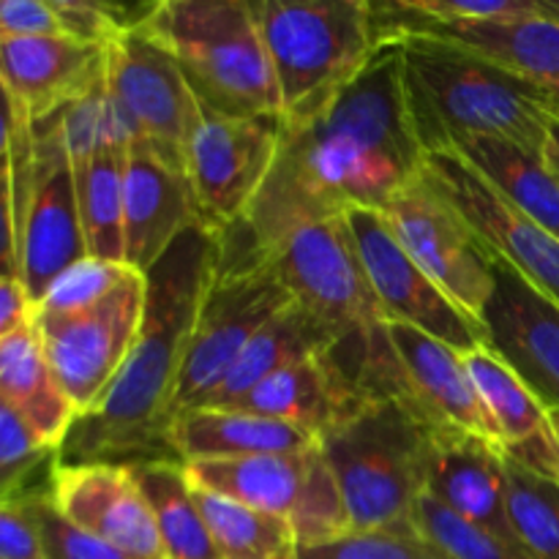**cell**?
I'll list each match as a JSON object with an SVG mask.
<instances>
[{
	"label": "cell",
	"instance_id": "6da1fadb",
	"mask_svg": "<svg viewBox=\"0 0 559 559\" xmlns=\"http://www.w3.org/2000/svg\"><path fill=\"white\" fill-rule=\"evenodd\" d=\"M426 151L404 91L402 49L385 41L371 63L300 123L284 120L271 175L240 224L260 251L304 224L355 207L382 211L424 173Z\"/></svg>",
	"mask_w": 559,
	"mask_h": 559
},
{
	"label": "cell",
	"instance_id": "7a4b0ae2",
	"mask_svg": "<svg viewBox=\"0 0 559 559\" xmlns=\"http://www.w3.org/2000/svg\"><path fill=\"white\" fill-rule=\"evenodd\" d=\"M222 254V235L191 227L145 271V314L123 369L60 442L55 464H120L175 459L169 448L173 399L186 347ZM178 462V459H175Z\"/></svg>",
	"mask_w": 559,
	"mask_h": 559
},
{
	"label": "cell",
	"instance_id": "3957f363",
	"mask_svg": "<svg viewBox=\"0 0 559 559\" xmlns=\"http://www.w3.org/2000/svg\"><path fill=\"white\" fill-rule=\"evenodd\" d=\"M388 41L402 49L404 91L426 156L473 136L546 151L559 107L544 91L437 33L393 31Z\"/></svg>",
	"mask_w": 559,
	"mask_h": 559
},
{
	"label": "cell",
	"instance_id": "277c9868",
	"mask_svg": "<svg viewBox=\"0 0 559 559\" xmlns=\"http://www.w3.org/2000/svg\"><path fill=\"white\" fill-rule=\"evenodd\" d=\"M140 27L173 55L202 115L282 112L251 0H164Z\"/></svg>",
	"mask_w": 559,
	"mask_h": 559
},
{
	"label": "cell",
	"instance_id": "5b68a950",
	"mask_svg": "<svg viewBox=\"0 0 559 559\" xmlns=\"http://www.w3.org/2000/svg\"><path fill=\"white\" fill-rule=\"evenodd\" d=\"M435 426L404 396H369L320 440L342 491L349 527H409L426 491Z\"/></svg>",
	"mask_w": 559,
	"mask_h": 559
},
{
	"label": "cell",
	"instance_id": "8992f818",
	"mask_svg": "<svg viewBox=\"0 0 559 559\" xmlns=\"http://www.w3.org/2000/svg\"><path fill=\"white\" fill-rule=\"evenodd\" d=\"M287 123L320 112L382 47L369 0H251Z\"/></svg>",
	"mask_w": 559,
	"mask_h": 559
},
{
	"label": "cell",
	"instance_id": "52a82bcc",
	"mask_svg": "<svg viewBox=\"0 0 559 559\" xmlns=\"http://www.w3.org/2000/svg\"><path fill=\"white\" fill-rule=\"evenodd\" d=\"M289 304L293 298L243 224L222 233V254L186 347L173 420L202 407L246 344Z\"/></svg>",
	"mask_w": 559,
	"mask_h": 559
},
{
	"label": "cell",
	"instance_id": "ba28073f",
	"mask_svg": "<svg viewBox=\"0 0 559 559\" xmlns=\"http://www.w3.org/2000/svg\"><path fill=\"white\" fill-rule=\"evenodd\" d=\"M9 158L14 175L20 282L36 309L49 284L87 257L60 112L36 123L16 112Z\"/></svg>",
	"mask_w": 559,
	"mask_h": 559
},
{
	"label": "cell",
	"instance_id": "9c48e42d",
	"mask_svg": "<svg viewBox=\"0 0 559 559\" xmlns=\"http://www.w3.org/2000/svg\"><path fill=\"white\" fill-rule=\"evenodd\" d=\"M262 254L293 304L322 322L336 347H358L385 328L347 216L304 224Z\"/></svg>",
	"mask_w": 559,
	"mask_h": 559
},
{
	"label": "cell",
	"instance_id": "30bf717a",
	"mask_svg": "<svg viewBox=\"0 0 559 559\" xmlns=\"http://www.w3.org/2000/svg\"><path fill=\"white\" fill-rule=\"evenodd\" d=\"M183 467L194 489L287 519L298 549L328 544L353 530L320 445L298 453L194 462Z\"/></svg>",
	"mask_w": 559,
	"mask_h": 559
},
{
	"label": "cell",
	"instance_id": "8fae6325",
	"mask_svg": "<svg viewBox=\"0 0 559 559\" xmlns=\"http://www.w3.org/2000/svg\"><path fill=\"white\" fill-rule=\"evenodd\" d=\"M282 134V112L251 118L202 115L186 145V175L202 227L222 235L243 222L271 175Z\"/></svg>",
	"mask_w": 559,
	"mask_h": 559
},
{
	"label": "cell",
	"instance_id": "7c38bea8",
	"mask_svg": "<svg viewBox=\"0 0 559 559\" xmlns=\"http://www.w3.org/2000/svg\"><path fill=\"white\" fill-rule=\"evenodd\" d=\"M145 314V276L134 273L109 298L76 314H36L47 364L76 413H87L123 369Z\"/></svg>",
	"mask_w": 559,
	"mask_h": 559
},
{
	"label": "cell",
	"instance_id": "4fadbf2b",
	"mask_svg": "<svg viewBox=\"0 0 559 559\" xmlns=\"http://www.w3.org/2000/svg\"><path fill=\"white\" fill-rule=\"evenodd\" d=\"M104 85L131 140L147 142L186 169V145L202 109L173 55L142 27L120 33L107 47Z\"/></svg>",
	"mask_w": 559,
	"mask_h": 559
},
{
	"label": "cell",
	"instance_id": "5bb4252c",
	"mask_svg": "<svg viewBox=\"0 0 559 559\" xmlns=\"http://www.w3.org/2000/svg\"><path fill=\"white\" fill-rule=\"evenodd\" d=\"M388 227L402 249L418 262L426 276L480 322L484 306L495 289V254L469 229L456 207L424 178L399 191L382 207Z\"/></svg>",
	"mask_w": 559,
	"mask_h": 559
},
{
	"label": "cell",
	"instance_id": "9a60e30c",
	"mask_svg": "<svg viewBox=\"0 0 559 559\" xmlns=\"http://www.w3.org/2000/svg\"><path fill=\"white\" fill-rule=\"evenodd\" d=\"M358 246L374 298L385 322L409 325L456 353L467 355L486 342L484 328L467 311L459 309L424 267L402 249L385 216L371 207L344 213Z\"/></svg>",
	"mask_w": 559,
	"mask_h": 559
},
{
	"label": "cell",
	"instance_id": "2e32d148",
	"mask_svg": "<svg viewBox=\"0 0 559 559\" xmlns=\"http://www.w3.org/2000/svg\"><path fill=\"white\" fill-rule=\"evenodd\" d=\"M424 175L484 240L495 260L522 273L533 287L559 304V238L495 189L459 153L426 156Z\"/></svg>",
	"mask_w": 559,
	"mask_h": 559
},
{
	"label": "cell",
	"instance_id": "e0dca14e",
	"mask_svg": "<svg viewBox=\"0 0 559 559\" xmlns=\"http://www.w3.org/2000/svg\"><path fill=\"white\" fill-rule=\"evenodd\" d=\"M47 495L66 522L126 559H167L151 508L129 467L55 464L47 478Z\"/></svg>",
	"mask_w": 559,
	"mask_h": 559
},
{
	"label": "cell",
	"instance_id": "ac0fdd59",
	"mask_svg": "<svg viewBox=\"0 0 559 559\" xmlns=\"http://www.w3.org/2000/svg\"><path fill=\"white\" fill-rule=\"evenodd\" d=\"M495 349L549 409H559V304L511 265L495 262V289L480 314Z\"/></svg>",
	"mask_w": 559,
	"mask_h": 559
},
{
	"label": "cell",
	"instance_id": "d6986e66",
	"mask_svg": "<svg viewBox=\"0 0 559 559\" xmlns=\"http://www.w3.org/2000/svg\"><path fill=\"white\" fill-rule=\"evenodd\" d=\"M200 224L194 191L180 164L131 142L123 175V262L145 273L169 246Z\"/></svg>",
	"mask_w": 559,
	"mask_h": 559
},
{
	"label": "cell",
	"instance_id": "ffe728a7",
	"mask_svg": "<svg viewBox=\"0 0 559 559\" xmlns=\"http://www.w3.org/2000/svg\"><path fill=\"white\" fill-rule=\"evenodd\" d=\"M107 47L55 36L14 38L0 44V82L16 112L31 123L52 118L104 85Z\"/></svg>",
	"mask_w": 559,
	"mask_h": 559
},
{
	"label": "cell",
	"instance_id": "44dd1931",
	"mask_svg": "<svg viewBox=\"0 0 559 559\" xmlns=\"http://www.w3.org/2000/svg\"><path fill=\"white\" fill-rule=\"evenodd\" d=\"M385 333L396 355L404 399H409L437 431H462L500 445L462 353L399 322H388Z\"/></svg>",
	"mask_w": 559,
	"mask_h": 559
},
{
	"label": "cell",
	"instance_id": "7402d4cb",
	"mask_svg": "<svg viewBox=\"0 0 559 559\" xmlns=\"http://www.w3.org/2000/svg\"><path fill=\"white\" fill-rule=\"evenodd\" d=\"M369 396L333 347L278 369L233 407L282 420L320 442Z\"/></svg>",
	"mask_w": 559,
	"mask_h": 559
},
{
	"label": "cell",
	"instance_id": "603a6c76",
	"mask_svg": "<svg viewBox=\"0 0 559 559\" xmlns=\"http://www.w3.org/2000/svg\"><path fill=\"white\" fill-rule=\"evenodd\" d=\"M382 41L393 31H426L453 38L491 63L544 91L559 107V22L533 14L522 20L484 22V25H431L418 20L396 3H374Z\"/></svg>",
	"mask_w": 559,
	"mask_h": 559
},
{
	"label": "cell",
	"instance_id": "cb8c5ba5",
	"mask_svg": "<svg viewBox=\"0 0 559 559\" xmlns=\"http://www.w3.org/2000/svg\"><path fill=\"white\" fill-rule=\"evenodd\" d=\"M426 495L464 522L519 546L506 508V453L495 442L462 431H435Z\"/></svg>",
	"mask_w": 559,
	"mask_h": 559
},
{
	"label": "cell",
	"instance_id": "d4e9b609",
	"mask_svg": "<svg viewBox=\"0 0 559 559\" xmlns=\"http://www.w3.org/2000/svg\"><path fill=\"white\" fill-rule=\"evenodd\" d=\"M320 445L304 431L235 407H197L178 415L169 429V448L180 464L224 459L298 453Z\"/></svg>",
	"mask_w": 559,
	"mask_h": 559
},
{
	"label": "cell",
	"instance_id": "484cf974",
	"mask_svg": "<svg viewBox=\"0 0 559 559\" xmlns=\"http://www.w3.org/2000/svg\"><path fill=\"white\" fill-rule=\"evenodd\" d=\"M0 399L55 453L80 415L49 369L33 320L0 342Z\"/></svg>",
	"mask_w": 559,
	"mask_h": 559
},
{
	"label": "cell",
	"instance_id": "4316f807",
	"mask_svg": "<svg viewBox=\"0 0 559 559\" xmlns=\"http://www.w3.org/2000/svg\"><path fill=\"white\" fill-rule=\"evenodd\" d=\"M336 344L333 333L322 322H317L298 304H289L246 344L240 358L213 388L202 407H233L278 369H287L317 353H328Z\"/></svg>",
	"mask_w": 559,
	"mask_h": 559
},
{
	"label": "cell",
	"instance_id": "83f0119b",
	"mask_svg": "<svg viewBox=\"0 0 559 559\" xmlns=\"http://www.w3.org/2000/svg\"><path fill=\"white\" fill-rule=\"evenodd\" d=\"M500 194L559 238V175L544 153L500 136H473L453 147Z\"/></svg>",
	"mask_w": 559,
	"mask_h": 559
},
{
	"label": "cell",
	"instance_id": "f1b7e54d",
	"mask_svg": "<svg viewBox=\"0 0 559 559\" xmlns=\"http://www.w3.org/2000/svg\"><path fill=\"white\" fill-rule=\"evenodd\" d=\"M136 486L156 522L167 559H224L197 502L186 467L175 459L131 464Z\"/></svg>",
	"mask_w": 559,
	"mask_h": 559
},
{
	"label": "cell",
	"instance_id": "f546056e",
	"mask_svg": "<svg viewBox=\"0 0 559 559\" xmlns=\"http://www.w3.org/2000/svg\"><path fill=\"white\" fill-rule=\"evenodd\" d=\"M129 145H102L71 158L87 257L123 262V175Z\"/></svg>",
	"mask_w": 559,
	"mask_h": 559
},
{
	"label": "cell",
	"instance_id": "4dcf8cb0",
	"mask_svg": "<svg viewBox=\"0 0 559 559\" xmlns=\"http://www.w3.org/2000/svg\"><path fill=\"white\" fill-rule=\"evenodd\" d=\"M464 366L495 426L502 451L549 435V407L524 385L522 377L495 349L480 344L464 355Z\"/></svg>",
	"mask_w": 559,
	"mask_h": 559
},
{
	"label": "cell",
	"instance_id": "1f68e13d",
	"mask_svg": "<svg viewBox=\"0 0 559 559\" xmlns=\"http://www.w3.org/2000/svg\"><path fill=\"white\" fill-rule=\"evenodd\" d=\"M213 540L224 559H295L298 540L287 519L251 511L227 497L194 489Z\"/></svg>",
	"mask_w": 559,
	"mask_h": 559
},
{
	"label": "cell",
	"instance_id": "d6a6232c",
	"mask_svg": "<svg viewBox=\"0 0 559 559\" xmlns=\"http://www.w3.org/2000/svg\"><path fill=\"white\" fill-rule=\"evenodd\" d=\"M506 508L513 538L533 559H559V484L506 456Z\"/></svg>",
	"mask_w": 559,
	"mask_h": 559
},
{
	"label": "cell",
	"instance_id": "836d02e7",
	"mask_svg": "<svg viewBox=\"0 0 559 559\" xmlns=\"http://www.w3.org/2000/svg\"><path fill=\"white\" fill-rule=\"evenodd\" d=\"M415 530L451 559H533L522 546L508 544L475 524L464 522L431 495H420L413 516Z\"/></svg>",
	"mask_w": 559,
	"mask_h": 559
},
{
	"label": "cell",
	"instance_id": "e575fe53",
	"mask_svg": "<svg viewBox=\"0 0 559 559\" xmlns=\"http://www.w3.org/2000/svg\"><path fill=\"white\" fill-rule=\"evenodd\" d=\"M134 273L140 271L129 267L126 262H107L96 260V257H85V260L74 262L69 271H63L49 284V289L33 311L36 314H76V311H87L102 304L104 298H109Z\"/></svg>",
	"mask_w": 559,
	"mask_h": 559
},
{
	"label": "cell",
	"instance_id": "d590c367",
	"mask_svg": "<svg viewBox=\"0 0 559 559\" xmlns=\"http://www.w3.org/2000/svg\"><path fill=\"white\" fill-rule=\"evenodd\" d=\"M58 453L44 445L31 426L0 399V502L33 495L38 469H52Z\"/></svg>",
	"mask_w": 559,
	"mask_h": 559
},
{
	"label": "cell",
	"instance_id": "8d00e7d4",
	"mask_svg": "<svg viewBox=\"0 0 559 559\" xmlns=\"http://www.w3.org/2000/svg\"><path fill=\"white\" fill-rule=\"evenodd\" d=\"M295 559H451L442 555L431 540L409 527L393 530H349L342 538H333L328 544L306 546L298 549Z\"/></svg>",
	"mask_w": 559,
	"mask_h": 559
},
{
	"label": "cell",
	"instance_id": "74e56055",
	"mask_svg": "<svg viewBox=\"0 0 559 559\" xmlns=\"http://www.w3.org/2000/svg\"><path fill=\"white\" fill-rule=\"evenodd\" d=\"M399 5L431 25H484L538 14L535 0H399Z\"/></svg>",
	"mask_w": 559,
	"mask_h": 559
},
{
	"label": "cell",
	"instance_id": "f35d334b",
	"mask_svg": "<svg viewBox=\"0 0 559 559\" xmlns=\"http://www.w3.org/2000/svg\"><path fill=\"white\" fill-rule=\"evenodd\" d=\"M49 5L58 16L63 36L82 44H96V47H109L120 33L134 31L145 22L131 16V11L123 5L87 3V0H49Z\"/></svg>",
	"mask_w": 559,
	"mask_h": 559
},
{
	"label": "cell",
	"instance_id": "ab89813d",
	"mask_svg": "<svg viewBox=\"0 0 559 559\" xmlns=\"http://www.w3.org/2000/svg\"><path fill=\"white\" fill-rule=\"evenodd\" d=\"M25 500L33 519H36L38 530H41L47 559H126L115 549H109L107 544L91 538V535H85L82 530H76L74 524L66 522V519L55 511L47 489L25 495Z\"/></svg>",
	"mask_w": 559,
	"mask_h": 559
},
{
	"label": "cell",
	"instance_id": "60d3db41",
	"mask_svg": "<svg viewBox=\"0 0 559 559\" xmlns=\"http://www.w3.org/2000/svg\"><path fill=\"white\" fill-rule=\"evenodd\" d=\"M0 559H47L41 530L25 497L0 502Z\"/></svg>",
	"mask_w": 559,
	"mask_h": 559
},
{
	"label": "cell",
	"instance_id": "b9f144b4",
	"mask_svg": "<svg viewBox=\"0 0 559 559\" xmlns=\"http://www.w3.org/2000/svg\"><path fill=\"white\" fill-rule=\"evenodd\" d=\"M55 33H60V22L49 0H0V44Z\"/></svg>",
	"mask_w": 559,
	"mask_h": 559
},
{
	"label": "cell",
	"instance_id": "7bdbcfd3",
	"mask_svg": "<svg viewBox=\"0 0 559 559\" xmlns=\"http://www.w3.org/2000/svg\"><path fill=\"white\" fill-rule=\"evenodd\" d=\"M20 278L16 260V211L11 158L0 162V278Z\"/></svg>",
	"mask_w": 559,
	"mask_h": 559
},
{
	"label": "cell",
	"instance_id": "ee69618b",
	"mask_svg": "<svg viewBox=\"0 0 559 559\" xmlns=\"http://www.w3.org/2000/svg\"><path fill=\"white\" fill-rule=\"evenodd\" d=\"M33 320V304L20 278H0V342Z\"/></svg>",
	"mask_w": 559,
	"mask_h": 559
},
{
	"label": "cell",
	"instance_id": "f6af8a7d",
	"mask_svg": "<svg viewBox=\"0 0 559 559\" xmlns=\"http://www.w3.org/2000/svg\"><path fill=\"white\" fill-rule=\"evenodd\" d=\"M14 131H16V107L11 102L9 91L0 82V162L9 158L11 142H14Z\"/></svg>",
	"mask_w": 559,
	"mask_h": 559
},
{
	"label": "cell",
	"instance_id": "bcb514c9",
	"mask_svg": "<svg viewBox=\"0 0 559 559\" xmlns=\"http://www.w3.org/2000/svg\"><path fill=\"white\" fill-rule=\"evenodd\" d=\"M544 156H546V162H549V167L559 175V120L557 118L549 129V140H546Z\"/></svg>",
	"mask_w": 559,
	"mask_h": 559
},
{
	"label": "cell",
	"instance_id": "7dc6e473",
	"mask_svg": "<svg viewBox=\"0 0 559 559\" xmlns=\"http://www.w3.org/2000/svg\"><path fill=\"white\" fill-rule=\"evenodd\" d=\"M535 3H538L540 16H546V20L551 22H559V0H535Z\"/></svg>",
	"mask_w": 559,
	"mask_h": 559
},
{
	"label": "cell",
	"instance_id": "c3c4849f",
	"mask_svg": "<svg viewBox=\"0 0 559 559\" xmlns=\"http://www.w3.org/2000/svg\"><path fill=\"white\" fill-rule=\"evenodd\" d=\"M549 426H551V437H555L557 462H559V409H549Z\"/></svg>",
	"mask_w": 559,
	"mask_h": 559
},
{
	"label": "cell",
	"instance_id": "681fc988",
	"mask_svg": "<svg viewBox=\"0 0 559 559\" xmlns=\"http://www.w3.org/2000/svg\"><path fill=\"white\" fill-rule=\"evenodd\" d=\"M555 118H557V120H559V109H557V115H555Z\"/></svg>",
	"mask_w": 559,
	"mask_h": 559
}]
</instances>
